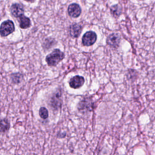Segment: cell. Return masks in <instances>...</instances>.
I'll return each instance as SVG.
<instances>
[{
  "label": "cell",
  "mask_w": 155,
  "mask_h": 155,
  "mask_svg": "<svg viewBox=\"0 0 155 155\" xmlns=\"http://www.w3.org/2000/svg\"><path fill=\"white\" fill-rule=\"evenodd\" d=\"M64 58V53L59 49H54L46 56L45 61L48 66H56Z\"/></svg>",
  "instance_id": "1"
},
{
  "label": "cell",
  "mask_w": 155,
  "mask_h": 155,
  "mask_svg": "<svg viewBox=\"0 0 155 155\" xmlns=\"http://www.w3.org/2000/svg\"><path fill=\"white\" fill-rule=\"evenodd\" d=\"M15 31V25L10 20L4 21L0 27V33L2 36H7Z\"/></svg>",
  "instance_id": "2"
},
{
  "label": "cell",
  "mask_w": 155,
  "mask_h": 155,
  "mask_svg": "<svg viewBox=\"0 0 155 155\" xmlns=\"http://www.w3.org/2000/svg\"><path fill=\"white\" fill-rule=\"evenodd\" d=\"M61 90H57L55 93H53L50 101V105L51 107L53 110H58L62 105V99H61Z\"/></svg>",
  "instance_id": "3"
},
{
  "label": "cell",
  "mask_w": 155,
  "mask_h": 155,
  "mask_svg": "<svg viewBox=\"0 0 155 155\" xmlns=\"http://www.w3.org/2000/svg\"><path fill=\"white\" fill-rule=\"evenodd\" d=\"M93 102L91 98L86 97L81 100L78 104V109L81 112L85 113L92 111L93 108Z\"/></svg>",
  "instance_id": "4"
},
{
  "label": "cell",
  "mask_w": 155,
  "mask_h": 155,
  "mask_svg": "<svg viewBox=\"0 0 155 155\" xmlns=\"http://www.w3.org/2000/svg\"><path fill=\"white\" fill-rule=\"evenodd\" d=\"M97 39V35L93 31L86 32L82 36V43L84 46H90L94 44Z\"/></svg>",
  "instance_id": "5"
},
{
  "label": "cell",
  "mask_w": 155,
  "mask_h": 155,
  "mask_svg": "<svg viewBox=\"0 0 155 155\" xmlns=\"http://www.w3.org/2000/svg\"><path fill=\"white\" fill-rule=\"evenodd\" d=\"M85 83V79L83 76L76 75L71 78L69 81L70 87L73 89L81 88Z\"/></svg>",
  "instance_id": "6"
},
{
  "label": "cell",
  "mask_w": 155,
  "mask_h": 155,
  "mask_svg": "<svg viewBox=\"0 0 155 155\" xmlns=\"http://www.w3.org/2000/svg\"><path fill=\"white\" fill-rule=\"evenodd\" d=\"M11 14L15 18H19L20 16L24 15V10L23 6L18 3H15L12 5L10 7Z\"/></svg>",
  "instance_id": "7"
},
{
  "label": "cell",
  "mask_w": 155,
  "mask_h": 155,
  "mask_svg": "<svg viewBox=\"0 0 155 155\" xmlns=\"http://www.w3.org/2000/svg\"><path fill=\"white\" fill-rule=\"evenodd\" d=\"M68 15L72 18H78L81 13V8L80 6L76 4H71L68 7Z\"/></svg>",
  "instance_id": "8"
},
{
  "label": "cell",
  "mask_w": 155,
  "mask_h": 155,
  "mask_svg": "<svg viewBox=\"0 0 155 155\" xmlns=\"http://www.w3.org/2000/svg\"><path fill=\"white\" fill-rule=\"evenodd\" d=\"M82 31V26L80 24L74 23L70 26L69 33L71 37L78 38Z\"/></svg>",
  "instance_id": "9"
},
{
  "label": "cell",
  "mask_w": 155,
  "mask_h": 155,
  "mask_svg": "<svg viewBox=\"0 0 155 155\" xmlns=\"http://www.w3.org/2000/svg\"><path fill=\"white\" fill-rule=\"evenodd\" d=\"M119 41H120V38L119 35L115 33H113L110 35L107 39V44L110 46L114 48H117L119 46Z\"/></svg>",
  "instance_id": "10"
},
{
  "label": "cell",
  "mask_w": 155,
  "mask_h": 155,
  "mask_svg": "<svg viewBox=\"0 0 155 155\" xmlns=\"http://www.w3.org/2000/svg\"><path fill=\"white\" fill-rule=\"evenodd\" d=\"M18 21L19 22V27L23 29L28 28L31 25L30 19L24 15L20 16L18 18Z\"/></svg>",
  "instance_id": "11"
},
{
  "label": "cell",
  "mask_w": 155,
  "mask_h": 155,
  "mask_svg": "<svg viewBox=\"0 0 155 155\" xmlns=\"http://www.w3.org/2000/svg\"><path fill=\"white\" fill-rule=\"evenodd\" d=\"M10 79L13 84H18L23 79V75L19 73H13L10 75Z\"/></svg>",
  "instance_id": "12"
},
{
  "label": "cell",
  "mask_w": 155,
  "mask_h": 155,
  "mask_svg": "<svg viewBox=\"0 0 155 155\" xmlns=\"http://www.w3.org/2000/svg\"><path fill=\"white\" fill-rule=\"evenodd\" d=\"M10 128V124L7 119L4 118L1 120V132H5Z\"/></svg>",
  "instance_id": "13"
},
{
  "label": "cell",
  "mask_w": 155,
  "mask_h": 155,
  "mask_svg": "<svg viewBox=\"0 0 155 155\" xmlns=\"http://www.w3.org/2000/svg\"><path fill=\"white\" fill-rule=\"evenodd\" d=\"M110 10H111V13L115 17L119 16L121 13V8L118 5H114L112 6L110 8Z\"/></svg>",
  "instance_id": "14"
},
{
  "label": "cell",
  "mask_w": 155,
  "mask_h": 155,
  "mask_svg": "<svg viewBox=\"0 0 155 155\" xmlns=\"http://www.w3.org/2000/svg\"><path fill=\"white\" fill-rule=\"evenodd\" d=\"M39 115L41 118L43 119H46L48 117V111L45 107H41L39 110Z\"/></svg>",
  "instance_id": "15"
},
{
  "label": "cell",
  "mask_w": 155,
  "mask_h": 155,
  "mask_svg": "<svg viewBox=\"0 0 155 155\" xmlns=\"http://www.w3.org/2000/svg\"><path fill=\"white\" fill-rule=\"evenodd\" d=\"M26 1H28V2H33L35 0H25Z\"/></svg>",
  "instance_id": "16"
}]
</instances>
